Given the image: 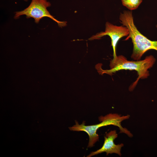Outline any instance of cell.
<instances>
[{"mask_svg": "<svg viewBox=\"0 0 157 157\" xmlns=\"http://www.w3.org/2000/svg\"><path fill=\"white\" fill-rule=\"evenodd\" d=\"M156 60V59L152 55L147 56L142 60L129 61L124 56L120 55L113 57L110 61V69H103L100 66V64L97 65V69L101 74H106L111 75L122 70H135L137 72L138 76L136 80L129 87V90L132 91L140 79H145L149 76L148 70L153 67Z\"/></svg>", "mask_w": 157, "mask_h": 157, "instance_id": "obj_1", "label": "cell"}, {"mask_svg": "<svg viewBox=\"0 0 157 157\" xmlns=\"http://www.w3.org/2000/svg\"><path fill=\"white\" fill-rule=\"evenodd\" d=\"M120 22L128 29L129 34L124 40L131 39L133 49L131 58L135 60H140L143 55L147 51H157V41H151L143 35L138 30L134 24L131 11L124 10L121 13Z\"/></svg>", "mask_w": 157, "mask_h": 157, "instance_id": "obj_2", "label": "cell"}, {"mask_svg": "<svg viewBox=\"0 0 157 157\" xmlns=\"http://www.w3.org/2000/svg\"><path fill=\"white\" fill-rule=\"evenodd\" d=\"M130 115L121 116L117 114H109L103 116L99 117L101 122L98 124L91 125H85V121L79 124L76 121H75V124L69 127L70 130L74 131H83L86 133L89 137V141L88 147H92L94 144L99 140V136L97 133V130L100 127L109 125H113L118 127L120 133L126 134L129 137H133V134L126 128L123 127L121 122L123 120L129 118Z\"/></svg>", "mask_w": 157, "mask_h": 157, "instance_id": "obj_3", "label": "cell"}, {"mask_svg": "<svg viewBox=\"0 0 157 157\" xmlns=\"http://www.w3.org/2000/svg\"><path fill=\"white\" fill-rule=\"evenodd\" d=\"M51 5L50 3L47 0H32L27 8L23 10L15 12L14 18L17 19L20 16L24 15L27 18H33L35 22L38 23L42 18L47 17L56 22L60 27L66 26V22L58 21L50 14L47 8Z\"/></svg>", "mask_w": 157, "mask_h": 157, "instance_id": "obj_4", "label": "cell"}, {"mask_svg": "<svg viewBox=\"0 0 157 157\" xmlns=\"http://www.w3.org/2000/svg\"><path fill=\"white\" fill-rule=\"evenodd\" d=\"M105 26L104 32H101L93 35L89 40L99 39L105 35L109 36L111 40V46L113 49V56L114 57L117 56L116 49L118 42L122 38L127 36L129 35V30L126 26H117L108 22L106 23Z\"/></svg>", "mask_w": 157, "mask_h": 157, "instance_id": "obj_5", "label": "cell"}, {"mask_svg": "<svg viewBox=\"0 0 157 157\" xmlns=\"http://www.w3.org/2000/svg\"><path fill=\"white\" fill-rule=\"evenodd\" d=\"M117 136L115 130L111 131L106 133L104 136V141L102 147L95 151L91 152L87 157H91L104 152L106 153L107 155L109 154L115 153L121 156V149L124 144L122 143L116 144L114 142V140Z\"/></svg>", "mask_w": 157, "mask_h": 157, "instance_id": "obj_6", "label": "cell"}, {"mask_svg": "<svg viewBox=\"0 0 157 157\" xmlns=\"http://www.w3.org/2000/svg\"><path fill=\"white\" fill-rule=\"evenodd\" d=\"M123 6L130 10L137 9L143 0H121Z\"/></svg>", "mask_w": 157, "mask_h": 157, "instance_id": "obj_7", "label": "cell"}, {"mask_svg": "<svg viewBox=\"0 0 157 157\" xmlns=\"http://www.w3.org/2000/svg\"><path fill=\"white\" fill-rule=\"evenodd\" d=\"M25 1H27L28 0H24Z\"/></svg>", "mask_w": 157, "mask_h": 157, "instance_id": "obj_8", "label": "cell"}, {"mask_svg": "<svg viewBox=\"0 0 157 157\" xmlns=\"http://www.w3.org/2000/svg\"><path fill=\"white\" fill-rule=\"evenodd\" d=\"M156 27L157 28V25H156Z\"/></svg>", "mask_w": 157, "mask_h": 157, "instance_id": "obj_9", "label": "cell"}]
</instances>
